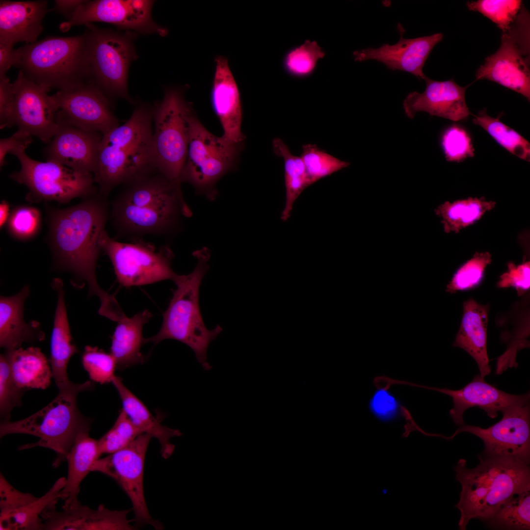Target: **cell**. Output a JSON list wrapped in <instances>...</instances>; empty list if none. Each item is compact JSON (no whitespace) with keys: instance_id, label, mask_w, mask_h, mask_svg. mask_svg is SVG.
I'll return each mask as SVG.
<instances>
[{"instance_id":"cell-1","label":"cell","mask_w":530,"mask_h":530,"mask_svg":"<svg viewBox=\"0 0 530 530\" xmlns=\"http://www.w3.org/2000/svg\"><path fill=\"white\" fill-rule=\"evenodd\" d=\"M106 198L97 192L73 207L51 210L49 238L58 265L84 281L89 295L100 300L99 314L113 320L123 310L114 295L99 286L96 272L100 238L109 217Z\"/></svg>"},{"instance_id":"cell-2","label":"cell","mask_w":530,"mask_h":530,"mask_svg":"<svg viewBox=\"0 0 530 530\" xmlns=\"http://www.w3.org/2000/svg\"><path fill=\"white\" fill-rule=\"evenodd\" d=\"M181 183L155 172L123 186L111 205L117 235L132 241L146 235L167 236L181 216L190 217Z\"/></svg>"},{"instance_id":"cell-3","label":"cell","mask_w":530,"mask_h":530,"mask_svg":"<svg viewBox=\"0 0 530 530\" xmlns=\"http://www.w3.org/2000/svg\"><path fill=\"white\" fill-rule=\"evenodd\" d=\"M153 132V106L139 102L124 124L103 134L93 172L100 194L157 172Z\"/></svg>"},{"instance_id":"cell-4","label":"cell","mask_w":530,"mask_h":530,"mask_svg":"<svg viewBox=\"0 0 530 530\" xmlns=\"http://www.w3.org/2000/svg\"><path fill=\"white\" fill-rule=\"evenodd\" d=\"M478 458L479 463L473 469L462 458L454 467L461 486L455 505L460 512V530H465L473 519L486 522L514 494L530 486V464L509 457Z\"/></svg>"},{"instance_id":"cell-5","label":"cell","mask_w":530,"mask_h":530,"mask_svg":"<svg viewBox=\"0 0 530 530\" xmlns=\"http://www.w3.org/2000/svg\"><path fill=\"white\" fill-rule=\"evenodd\" d=\"M93 381L68 383L58 388L56 397L41 410L24 419L12 422L1 421L0 437L12 434L34 436L39 440L21 446L23 450L36 447L53 450L56 458L54 467L66 461L67 455L78 435L89 431L92 420L84 417L78 409L77 398L79 393L93 389Z\"/></svg>"},{"instance_id":"cell-6","label":"cell","mask_w":530,"mask_h":530,"mask_svg":"<svg viewBox=\"0 0 530 530\" xmlns=\"http://www.w3.org/2000/svg\"><path fill=\"white\" fill-rule=\"evenodd\" d=\"M192 255L197 259L196 266L188 274L176 275L173 281L177 288L172 291V297L163 313L161 326L156 335L144 338V343L156 345L166 339L179 341L193 350L203 369L208 371L212 369L207 360L209 345L222 328L217 325L212 329H208L199 306V289L209 268L210 251L203 247Z\"/></svg>"},{"instance_id":"cell-7","label":"cell","mask_w":530,"mask_h":530,"mask_svg":"<svg viewBox=\"0 0 530 530\" xmlns=\"http://www.w3.org/2000/svg\"><path fill=\"white\" fill-rule=\"evenodd\" d=\"M19 68L28 80L66 90L87 82V35L50 36L17 49Z\"/></svg>"},{"instance_id":"cell-8","label":"cell","mask_w":530,"mask_h":530,"mask_svg":"<svg viewBox=\"0 0 530 530\" xmlns=\"http://www.w3.org/2000/svg\"><path fill=\"white\" fill-rule=\"evenodd\" d=\"M88 76L87 82L98 87L109 99L118 98L133 104L129 94L130 65L136 59L135 32L120 31L86 25Z\"/></svg>"},{"instance_id":"cell-9","label":"cell","mask_w":530,"mask_h":530,"mask_svg":"<svg viewBox=\"0 0 530 530\" xmlns=\"http://www.w3.org/2000/svg\"><path fill=\"white\" fill-rule=\"evenodd\" d=\"M193 109L178 87L164 89L162 100L153 106L152 138L157 172L181 183L189 142V118Z\"/></svg>"},{"instance_id":"cell-10","label":"cell","mask_w":530,"mask_h":530,"mask_svg":"<svg viewBox=\"0 0 530 530\" xmlns=\"http://www.w3.org/2000/svg\"><path fill=\"white\" fill-rule=\"evenodd\" d=\"M189 128L187 154L180 181L190 184L197 193L205 195L209 200H214L215 184L234 167L242 143L211 133L193 110L189 116Z\"/></svg>"},{"instance_id":"cell-11","label":"cell","mask_w":530,"mask_h":530,"mask_svg":"<svg viewBox=\"0 0 530 530\" xmlns=\"http://www.w3.org/2000/svg\"><path fill=\"white\" fill-rule=\"evenodd\" d=\"M100 244L113 265L118 282L125 287L139 286L174 279V254L166 245L157 247L141 239L130 243L111 238L106 231Z\"/></svg>"},{"instance_id":"cell-12","label":"cell","mask_w":530,"mask_h":530,"mask_svg":"<svg viewBox=\"0 0 530 530\" xmlns=\"http://www.w3.org/2000/svg\"><path fill=\"white\" fill-rule=\"evenodd\" d=\"M21 164L19 171L10 177L29 189L26 199L32 202L55 201L64 203L98 192L92 173L76 171L59 163L41 162L29 157L26 152L16 155Z\"/></svg>"},{"instance_id":"cell-13","label":"cell","mask_w":530,"mask_h":530,"mask_svg":"<svg viewBox=\"0 0 530 530\" xmlns=\"http://www.w3.org/2000/svg\"><path fill=\"white\" fill-rule=\"evenodd\" d=\"M529 14L521 9L510 28L502 32L498 51L485 58L477 71V80L486 79L530 100Z\"/></svg>"},{"instance_id":"cell-14","label":"cell","mask_w":530,"mask_h":530,"mask_svg":"<svg viewBox=\"0 0 530 530\" xmlns=\"http://www.w3.org/2000/svg\"><path fill=\"white\" fill-rule=\"evenodd\" d=\"M152 438L148 434L140 435L123 449L99 458L93 464L91 472L103 474L119 485L132 503L133 520L137 528L150 525L156 530H162L163 525L151 516L144 496L145 459Z\"/></svg>"},{"instance_id":"cell-15","label":"cell","mask_w":530,"mask_h":530,"mask_svg":"<svg viewBox=\"0 0 530 530\" xmlns=\"http://www.w3.org/2000/svg\"><path fill=\"white\" fill-rule=\"evenodd\" d=\"M502 414L501 420L488 428L464 424L446 439H451L461 432H469L483 441L484 449L482 455L513 458L530 464L529 402L514 405Z\"/></svg>"},{"instance_id":"cell-16","label":"cell","mask_w":530,"mask_h":530,"mask_svg":"<svg viewBox=\"0 0 530 530\" xmlns=\"http://www.w3.org/2000/svg\"><path fill=\"white\" fill-rule=\"evenodd\" d=\"M154 2L149 0H84L59 28L65 32L75 26L104 22L136 33H155L164 37L168 33L167 29L152 17Z\"/></svg>"},{"instance_id":"cell-17","label":"cell","mask_w":530,"mask_h":530,"mask_svg":"<svg viewBox=\"0 0 530 530\" xmlns=\"http://www.w3.org/2000/svg\"><path fill=\"white\" fill-rule=\"evenodd\" d=\"M13 122L18 130L48 144L58 129V108L50 89L25 77L21 71L13 83Z\"/></svg>"},{"instance_id":"cell-18","label":"cell","mask_w":530,"mask_h":530,"mask_svg":"<svg viewBox=\"0 0 530 530\" xmlns=\"http://www.w3.org/2000/svg\"><path fill=\"white\" fill-rule=\"evenodd\" d=\"M53 96L58 114L71 125L102 134L119 125L109 99L92 84L86 82L69 90H59Z\"/></svg>"},{"instance_id":"cell-19","label":"cell","mask_w":530,"mask_h":530,"mask_svg":"<svg viewBox=\"0 0 530 530\" xmlns=\"http://www.w3.org/2000/svg\"><path fill=\"white\" fill-rule=\"evenodd\" d=\"M57 123V131L44 150L47 161L79 172L93 174L103 134L71 125L58 112Z\"/></svg>"},{"instance_id":"cell-20","label":"cell","mask_w":530,"mask_h":530,"mask_svg":"<svg viewBox=\"0 0 530 530\" xmlns=\"http://www.w3.org/2000/svg\"><path fill=\"white\" fill-rule=\"evenodd\" d=\"M426 87L422 93H409L403 102L404 112L413 118L423 111L453 121L465 120L471 114L467 106L465 92L468 86L462 87L453 79L436 81L426 77Z\"/></svg>"},{"instance_id":"cell-21","label":"cell","mask_w":530,"mask_h":530,"mask_svg":"<svg viewBox=\"0 0 530 530\" xmlns=\"http://www.w3.org/2000/svg\"><path fill=\"white\" fill-rule=\"evenodd\" d=\"M394 45L385 44L378 48H369L353 52L354 60H374L393 71L409 73L420 79L426 77L423 69L431 51L443 38L441 33L412 39L404 38Z\"/></svg>"},{"instance_id":"cell-22","label":"cell","mask_w":530,"mask_h":530,"mask_svg":"<svg viewBox=\"0 0 530 530\" xmlns=\"http://www.w3.org/2000/svg\"><path fill=\"white\" fill-rule=\"evenodd\" d=\"M426 388L444 393L452 398L453 405L450 410V414L454 423L459 426L464 424L463 415L470 408L477 407L483 410L490 418L494 419L498 416L499 412L502 413L514 405L529 402L530 396L529 392L522 395L505 393L488 383L479 374L459 390Z\"/></svg>"},{"instance_id":"cell-23","label":"cell","mask_w":530,"mask_h":530,"mask_svg":"<svg viewBox=\"0 0 530 530\" xmlns=\"http://www.w3.org/2000/svg\"><path fill=\"white\" fill-rule=\"evenodd\" d=\"M132 509L112 510L100 504L97 509L76 505L62 510L55 507L46 510L42 515V530H133V520L127 518Z\"/></svg>"},{"instance_id":"cell-24","label":"cell","mask_w":530,"mask_h":530,"mask_svg":"<svg viewBox=\"0 0 530 530\" xmlns=\"http://www.w3.org/2000/svg\"><path fill=\"white\" fill-rule=\"evenodd\" d=\"M215 63L211 102L223 130L222 137L242 143L245 136L241 131L242 114L238 85L226 57L216 56Z\"/></svg>"},{"instance_id":"cell-25","label":"cell","mask_w":530,"mask_h":530,"mask_svg":"<svg viewBox=\"0 0 530 530\" xmlns=\"http://www.w3.org/2000/svg\"><path fill=\"white\" fill-rule=\"evenodd\" d=\"M46 0L0 1V43L13 46L37 41L49 12Z\"/></svg>"},{"instance_id":"cell-26","label":"cell","mask_w":530,"mask_h":530,"mask_svg":"<svg viewBox=\"0 0 530 530\" xmlns=\"http://www.w3.org/2000/svg\"><path fill=\"white\" fill-rule=\"evenodd\" d=\"M489 310L488 304H481L473 298L465 301L461 324L453 344L475 359L483 378L491 371L487 351Z\"/></svg>"},{"instance_id":"cell-27","label":"cell","mask_w":530,"mask_h":530,"mask_svg":"<svg viewBox=\"0 0 530 530\" xmlns=\"http://www.w3.org/2000/svg\"><path fill=\"white\" fill-rule=\"evenodd\" d=\"M29 293V287L26 286L16 294L0 296V345L6 350L19 348L25 342L44 339L37 322L26 323L24 320V303Z\"/></svg>"},{"instance_id":"cell-28","label":"cell","mask_w":530,"mask_h":530,"mask_svg":"<svg viewBox=\"0 0 530 530\" xmlns=\"http://www.w3.org/2000/svg\"><path fill=\"white\" fill-rule=\"evenodd\" d=\"M52 286L57 292V302L51 336L49 363L53 377L58 388L70 381L67 372V366L70 358L79 352V349L72 343L62 281L59 278L54 279Z\"/></svg>"},{"instance_id":"cell-29","label":"cell","mask_w":530,"mask_h":530,"mask_svg":"<svg viewBox=\"0 0 530 530\" xmlns=\"http://www.w3.org/2000/svg\"><path fill=\"white\" fill-rule=\"evenodd\" d=\"M111 383L121 400L122 409L142 433L148 434L158 440L161 456L165 459L169 458L175 449L170 439L182 436L181 431L162 425L159 418L150 413L145 404L124 384L120 377L115 376Z\"/></svg>"},{"instance_id":"cell-30","label":"cell","mask_w":530,"mask_h":530,"mask_svg":"<svg viewBox=\"0 0 530 530\" xmlns=\"http://www.w3.org/2000/svg\"><path fill=\"white\" fill-rule=\"evenodd\" d=\"M152 317V313L145 310L132 317L125 315L117 322L111 337L110 353L115 360L117 370H125L145 362L146 357L141 352L144 344L142 331Z\"/></svg>"},{"instance_id":"cell-31","label":"cell","mask_w":530,"mask_h":530,"mask_svg":"<svg viewBox=\"0 0 530 530\" xmlns=\"http://www.w3.org/2000/svg\"><path fill=\"white\" fill-rule=\"evenodd\" d=\"M101 455L98 440L91 437L89 431L78 435L66 458L68 474L61 491V499L64 500L62 508L70 507L79 502L78 496L80 483Z\"/></svg>"},{"instance_id":"cell-32","label":"cell","mask_w":530,"mask_h":530,"mask_svg":"<svg viewBox=\"0 0 530 530\" xmlns=\"http://www.w3.org/2000/svg\"><path fill=\"white\" fill-rule=\"evenodd\" d=\"M13 378L20 388L46 389L53 377L46 355L37 347L6 350Z\"/></svg>"},{"instance_id":"cell-33","label":"cell","mask_w":530,"mask_h":530,"mask_svg":"<svg viewBox=\"0 0 530 530\" xmlns=\"http://www.w3.org/2000/svg\"><path fill=\"white\" fill-rule=\"evenodd\" d=\"M66 477L59 478L43 496L23 505L15 511L0 517V530H42V513L54 507L61 499V491Z\"/></svg>"},{"instance_id":"cell-34","label":"cell","mask_w":530,"mask_h":530,"mask_svg":"<svg viewBox=\"0 0 530 530\" xmlns=\"http://www.w3.org/2000/svg\"><path fill=\"white\" fill-rule=\"evenodd\" d=\"M496 205L495 201L483 197H470L452 202L446 201L435 210V212L441 218L445 233L457 234L479 220L494 209Z\"/></svg>"},{"instance_id":"cell-35","label":"cell","mask_w":530,"mask_h":530,"mask_svg":"<svg viewBox=\"0 0 530 530\" xmlns=\"http://www.w3.org/2000/svg\"><path fill=\"white\" fill-rule=\"evenodd\" d=\"M272 144L275 154L282 158L284 162L286 202L280 219L285 222L291 215L295 200L312 184L301 157L292 155L279 138H274Z\"/></svg>"},{"instance_id":"cell-36","label":"cell","mask_w":530,"mask_h":530,"mask_svg":"<svg viewBox=\"0 0 530 530\" xmlns=\"http://www.w3.org/2000/svg\"><path fill=\"white\" fill-rule=\"evenodd\" d=\"M485 522L492 528L530 529V486L514 494Z\"/></svg>"},{"instance_id":"cell-37","label":"cell","mask_w":530,"mask_h":530,"mask_svg":"<svg viewBox=\"0 0 530 530\" xmlns=\"http://www.w3.org/2000/svg\"><path fill=\"white\" fill-rule=\"evenodd\" d=\"M498 118L488 115L485 109L480 111L473 123L481 127L500 145L514 156L527 161L530 159V144L516 131Z\"/></svg>"},{"instance_id":"cell-38","label":"cell","mask_w":530,"mask_h":530,"mask_svg":"<svg viewBox=\"0 0 530 530\" xmlns=\"http://www.w3.org/2000/svg\"><path fill=\"white\" fill-rule=\"evenodd\" d=\"M300 157L312 185L350 165L349 162L334 157L316 144L303 145Z\"/></svg>"},{"instance_id":"cell-39","label":"cell","mask_w":530,"mask_h":530,"mask_svg":"<svg viewBox=\"0 0 530 530\" xmlns=\"http://www.w3.org/2000/svg\"><path fill=\"white\" fill-rule=\"evenodd\" d=\"M492 261L490 252H476L456 270L447 285L446 291L453 293L477 286L483 278L486 267Z\"/></svg>"},{"instance_id":"cell-40","label":"cell","mask_w":530,"mask_h":530,"mask_svg":"<svg viewBox=\"0 0 530 530\" xmlns=\"http://www.w3.org/2000/svg\"><path fill=\"white\" fill-rule=\"evenodd\" d=\"M470 10L477 11L495 23L502 32L516 20L523 6L521 0H478L467 3Z\"/></svg>"},{"instance_id":"cell-41","label":"cell","mask_w":530,"mask_h":530,"mask_svg":"<svg viewBox=\"0 0 530 530\" xmlns=\"http://www.w3.org/2000/svg\"><path fill=\"white\" fill-rule=\"evenodd\" d=\"M325 52L316 41L306 40L302 45L290 50L284 59V66L291 75L302 78L312 73Z\"/></svg>"},{"instance_id":"cell-42","label":"cell","mask_w":530,"mask_h":530,"mask_svg":"<svg viewBox=\"0 0 530 530\" xmlns=\"http://www.w3.org/2000/svg\"><path fill=\"white\" fill-rule=\"evenodd\" d=\"M143 434L121 409L113 426L98 440L102 454L123 449Z\"/></svg>"},{"instance_id":"cell-43","label":"cell","mask_w":530,"mask_h":530,"mask_svg":"<svg viewBox=\"0 0 530 530\" xmlns=\"http://www.w3.org/2000/svg\"><path fill=\"white\" fill-rule=\"evenodd\" d=\"M82 364L93 382L101 384L111 383L116 376L115 360L112 354L97 346L87 345L82 355Z\"/></svg>"},{"instance_id":"cell-44","label":"cell","mask_w":530,"mask_h":530,"mask_svg":"<svg viewBox=\"0 0 530 530\" xmlns=\"http://www.w3.org/2000/svg\"><path fill=\"white\" fill-rule=\"evenodd\" d=\"M26 391L15 382L6 353L0 354V414L3 420H10L12 409L21 405L22 396Z\"/></svg>"},{"instance_id":"cell-45","label":"cell","mask_w":530,"mask_h":530,"mask_svg":"<svg viewBox=\"0 0 530 530\" xmlns=\"http://www.w3.org/2000/svg\"><path fill=\"white\" fill-rule=\"evenodd\" d=\"M7 223L8 230L14 238L21 240L29 239L35 235L40 228V213L33 207H18L13 210Z\"/></svg>"},{"instance_id":"cell-46","label":"cell","mask_w":530,"mask_h":530,"mask_svg":"<svg viewBox=\"0 0 530 530\" xmlns=\"http://www.w3.org/2000/svg\"><path fill=\"white\" fill-rule=\"evenodd\" d=\"M368 407L378 420L389 423L397 420L402 414V406L398 398L387 388L376 390L371 397Z\"/></svg>"},{"instance_id":"cell-47","label":"cell","mask_w":530,"mask_h":530,"mask_svg":"<svg viewBox=\"0 0 530 530\" xmlns=\"http://www.w3.org/2000/svg\"><path fill=\"white\" fill-rule=\"evenodd\" d=\"M441 145L448 161H460L474 156V150L470 136L458 126L450 127L443 132Z\"/></svg>"},{"instance_id":"cell-48","label":"cell","mask_w":530,"mask_h":530,"mask_svg":"<svg viewBox=\"0 0 530 530\" xmlns=\"http://www.w3.org/2000/svg\"><path fill=\"white\" fill-rule=\"evenodd\" d=\"M507 270L500 276L497 287H513L518 296H522L530 289V262L524 261L519 265L512 262L507 264Z\"/></svg>"},{"instance_id":"cell-49","label":"cell","mask_w":530,"mask_h":530,"mask_svg":"<svg viewBox=\"0 0 530 530\" xmlns=\"http://www.w3.org/2000/svg\"><path fill=\"white\" fill-rule=\"evenodd\" d=\"M37 497L14 487L0 474V517L5 516L34 500Z\"/></svg>"},{"instance_id":"cell-50","label":"cell","mask_w":530,"mask_h":530,"mask_svg":"<svg viewBox=\"0 0 530 530\" xmlns=\"http://www.w3.org/2000/svg\"><path fill=\"white\" fill-rule=\"evenodd\" d=\"M14 92L13 84L7 77L0 78V128L13 126Z\"/></svg>"},{"instance_id":"cell-51","label":"cell","mask_w":530,"mask_h":530,"mask_svg":"<svg viewBox=\"0 0 530 530\" xmlns=\"http://www.w3.org/2000/svg\"><path fill=\"white\" fill-rule=\"evenodd\" d=\"M32 136L17 130L11 136L0 140V166L6 164V156L11 154L16 156L19 153L25 152L32 143Z\"/></svg>"},{"instance_id":"cell-52","label":"cell","mask_w":530,"mask_h":530,"mask_svg":"<svg viewBox=\"0 0 530 530\" xmlns=\"http://www.w3.org/2000/svg\"><path fill=\"white\" fill-rule=\"evenodd\" d=\"M13 47L0 43V78L6 77L9 68L12 66L16 67L18 63V51Z\"/></svg>"},{"instance_id":"cell-53","label":"cell","mask_w":530,"mask_h":530,"mask_svg":"<svg viewBox=\"0 0 530 530\" xmlns=\"http://www.w3.org/2000/svg\"><path fill=\"white\" fill-rule=\"evenodd\" d=\"M84 0H54V10L63 14L69 20L76 9Z\"/></svg>"},{"instance_id":"cell-54","label":"cell","mask_w":530,"mask_h":530,"mask_svg":"<svg viewBox=\"0 0 530 530\" xmlns=\"http://www.w3.org/2000/svg\"><path fill=\"white\" fill-rule=\"evenodd\" d=\"M9 205L7 202L3 200L0 204V227L2 228L7 222L10 213Z\"/></svg>"}]
</instances>
